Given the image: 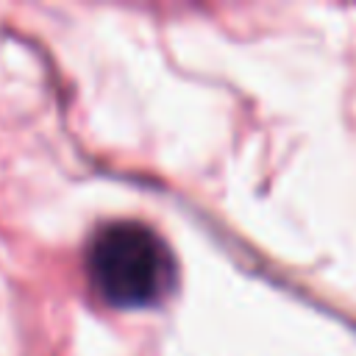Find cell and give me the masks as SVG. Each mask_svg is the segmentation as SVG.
Returning <instances> with one entry per match:
<instances>
[{"label": "cell", "mask_w": 356, "mask_h": 356, "mask_svg": "<svg viewBox=\"0 0 356 356\" xmlns=\"http://www.w3.org/2000/svg\"><path fill=\"white\" fill-rule=\"evenodd\" d=\"M86 278L106 306L150 309L175 286V256L147 222L111 220L89 239Z\"/></svg>", "instance_id": "obj_1"}]
</instances>
